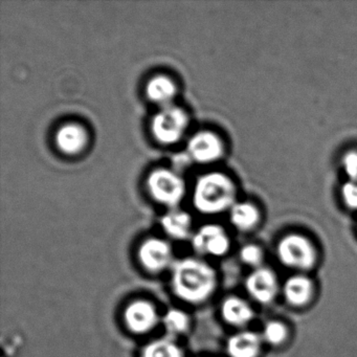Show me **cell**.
Returning <instances> with one entry per match:
<instances>
[{
    "label": "cell",
    "instance_id": "cell-14",
    "mask_svg": "<svg viewBox=\"0 0 357 357\" xmlns=\"http://www.w3.org/2000/svg\"><path fill=\"white\" fill-rule=\"evenodd\" d=\"M312 282L305 275H292L284 285V296L289 304L303 306L312 296Z\"/></svg>",
    "mask_w": 357,
    "mask_h": 357
},
{
    "label": "cell",
    "instance_id": "cell-19",
    "mask_svg": "<svg viewBox=\"0 0 357 357\" xmlns=\"http://www.w3.org/2000/svg\"><path fill=\"white\" fill-rule=\"evenodd\" d=\"M162 321H164L165 327L171 333H185L190 328L189 315L179 309H170L165 314Z\"/></svg>",
    "mask_w": 357,
    "mask_h": 357
},
{
    "label": "cell",
    "instance_id": "cell-2",
    "mask_svg": "<svg viewBox=\"0 0 357 357\" xmlns=\"http://www.w3.org/2000/svg\"><path fill=\"white\" fill-rule=\"evenodd\" d=\"M236 189L233 181L221 173H208L198 179L194 189V206L204 214H218L231 208Z\"/></svg>",
    "mask_w": 357,
    "mask_h": 357
},
{
    "label": "cell",
    "instance_id": "cell-16",
    "mask_svg": "<svg viewBox=\"0 0 357 357\" xmlns=\"http://www.w3.org/2000/svg\"><path fill=\"white\" fill-rule=\"evenodd\" d=\"M229 218L234 227L240 231H250L258 225L260 215L258 208L250 202H240L231 206Z\"/></svg>",
    "mask_w": 357,
    "mask_h": 357
},
{
    "label": "cell",
    "instance_id": "cell-5",
    "mask_svg": "<svg viewBox=\"0 0 357 357\" xmlns=\"http://www.w3.org/2000/svg\"><path fill=\"white\" fill-rule=\"evenodd\" d=\"M147 187L154 200L167 206H176L185 196V183L172 171L158 169L149 175Z\"/></svg>",
    "mask_w": 357,
    "mask_h": 357
},
{
    "label": "cell",
    "instance_id": "cell-10",
    "mask_svg": "<svg viewBox=\"0 0 357 357\" xmlns=\"http://www.w3.org/2000/svg\"><path fill=\"white\" fill-rule=\"evenodd\" d=\"M245 287L257 302L268 304L278 294L277 277L271 269L258 267L248 275Z\"/></svg>",
    "mask_w": 357,
    "mask_h": 357
},
{
    "label": "cell",
    "instance_id": "cell-21",
    "mask_svg": "<svg viewBox=\"0 0 357 357\" xmlns=\"http://www.w3.org/2000/svg\"><path fill=\"white\" fill-rule=\"evenodd\" d=\"M240 259L245 264L258 268L263 260L262 250L255 244H246L240 250Z\"/></svg>",
    "mask_w": 357,
    "mask_h": 357
},
{
    "label": "cell",
    "instance_id": "cell-12",
    "mask_svg": "<svg viewBox=\"0 0 357 357\" xmlns=\"http://www.w3.org/2000/svg\"><path fill=\"white\" fill-rule=\"evenodd\" d=\"M260 349V337L254 332H239L227 340V354L231 357H257Z\"/></svg>",
    "mask_w": 357,
    "mask_h": 357
},
{
    "label": "cell",
    "instance_id": "cell-4",
    "mask_svg": "<svg viewBox=\"0 0 357 357\" xmlns=\"http://www.w3.org/2000/svg\"><path fill=\"white\" fill-rule=\"evenodd\" d=\"M188 116L181 107L167 105L152 120V132L160 143L165 145L177 143L188 127Z\"/></svg>",
    "mask_w": 357,
    "mask_h": 357
},
{
    "label": "cell",
    "instance_id": "cell-8",
    "mask_svg": "<svg viewBox=\"0 0 357 357\" xmlns=\"http://www.w3.org/2000/svg\"><path fill=\"white\" fill-rule=\"evenodd\" d=\"M229 237L220 225H204L193 237L194 250L199 254L221 257L229 252Z\"/></svg>",
    "mask_w": 357,
    "mask_h": 357
},
{
    "label": "cell",
    "instance_id": "cell-22",
    "mask_svg": "<svg viewBox=\"0 0 357 357\" xmlns=\"http://www.w3.org/2000/svg\"><path fill=\"white\" fill-rule=\"evenodd\" d=\"M342 196L349 208L357 210V183L348 181L344 183L342 188Z\"/></svg>",
    "mask_w": 357,
    "mask_h": 357
},
{
    "label": "cell",
    "instance_id": "cell-18",
    "mask_svg": "<svg viewBox=\"0 0 357 357\" xmlns=\"http://www.w3.org/2000/svg\"><path fill=\"white\" fill-rule=\"evenodd\" d=\"M142 357H185L178 344L166 338L153 340L144 348Z\"/></svg>",
    "mask_w": 357,
    "mask_h": 357
},
{
    "label": "cell",
    "instance_id": "cell-3",
    "mask_svg": "<svg viewBox=\"0 0 357 357\" xmlns=\"http://www.w3.org/2000/svg\"><path fill=\"white\" fill-rule=\"evenodd\" d=\"M277 254L282 264L298 271L311 269L317 262V252L312 243L298 234L282 238L278 244Z\"/></svg>",
    "mask_w": 357,
    "mask_h": 357
},
{
    "label": "cell",
    "instance_id": "cell-11",
    "mask_svg": "<svg viewBox=\"0 0 357 357\" xmlns=\"http://www.w3.org/2000/svg\"><path fill=\"white\" fill-rule=\"evenodd\" d=\"M87 139L89 137L85 129L77 124L64 125L56 135L58 148L70 155L82 151L86 146Z\"/></svg>",
    "mask_w": 357,
    "mask_h": 357
},
{
    "label": "cell",
    "instance_id": "cell-13",
    "mask_svg": "<svg viewBox=\"0 0 357 357\" xmlns=\"http://www.w3.org/2000/svg\"><path fill=\"white\" fill-rule=\"evenodd\" d=\"M221 314L229 325L245 326L254 317V311L246 301L238 296H229L221 305Z\"/></svg>",
    "mask_w": 357,
    "mask_h": 357
},
{
    "label": "cell",
    "instance_id": "cell-6",
    "mask_svg": "<svg viewBox=\"0 0 357 357\" xmlns=\"http://www.w3.org/2000/svg\"><path fill=\"white\" fill-rule=\"evenodd\" d=\"M125 324L132 333L145 334L152 331L160 321L158 309L148 300H135L125 309Z\"/></svg>",
    "mask_w": 357,
    "mask_h": 357
},
{
    "label": "cell",
    "instance_id": "cell-7",
    "mask_svg": "<svg viewBox=\"0 0 357 357\" xmlns=\"http://www.w3.org/2000/svg\"><path fill=\"white\" fill-rule=\"evenodd\" d=\"M139 259L146 271L160 273L170 265L173 258L172 248L168 242L158 238H149L139 248Z\"/></svg>",
    "mask_w": 357,
    "mask_h": 357
},
{
    "label": "cell",
    "instance_id": "cell-20",
    "mask_svg": "<svg viewBox=\"0 0 357 357\" xmlns=\"http://www.w3.org/2000/svg\"><path fill=\"white\" fill-rule=\"evenodd\" d=\"M287 328L281 321H268L263 329V338L271 344H280L287 337Z\"/></svg>",
    "mask_w": 357,
    "mask_h": 357
},
{
    "label": "cell",
    "instance_id": "cell-9",
    "mask_svg": "<svg viewBox=\"0 0 357 357\" xmlns=\"http://www.w3.org/2000/svg\"><path fill=\"white\" fill-rule=\"evenodd\" d=\"M188 151L194 160L200 164L216 162L225 152L222 141L215 133L200 131L188 144Z\"/></svg>",
    "mask_w": 357,
    "mask_h": 357
},
{
    "label": "cell",
    "instance_id": "cell-17",
    "mask_svg": "<svg viewBox=\"0 0 357 357\" xmlns=\"http://www.w3.org/2000/svg\"><path fill=\"white\" fill-rule=\"evenodd\" d=\"M191 225L190 215L181 211L169 213L162 219V225L165 231L174 239H185L189 236Z\"/></svg>",
    "mask_w": 357,
    "mask_h": 357
},
{
    "label": "cell",
    "instance_id": "cell-23",
    "mask_svg": "<svg viewBox=\"0 0 357 357\" xmlns=\"http://www.w3.org/2000/svg\"><path fill=\"white\" fill-rule=\"evenodd\" d=\"M342 167L350 181L357 183V151H350L342 158Z\"/></svg>",
    "mask_w": 357,
    "mask_h": 357
},
{
    "label": "cell",
    "instance_id": "cell-1",
    "mask_svg": "<svg viewBox=\"0 0 357 357\" xmlns=\"http://www.w3.org/2000/svg\"><path fill=\"white\" fill-rule=\"evenodd\" d=\"M216 287V271L208 263L185 258L173 265L172 289L181 300L202 304L212 296Z\"/></svg>",
    "mask_w": 357,
    "mask_h": 357
},
{
    "label": "cell",
    "instance_id": "cell-15",
    "mask_svg": "<svg viewBox=\"0 0 357 357\" xmlns=\"http://www.w3.org/2000/svg\"><path fill=\"white\" fill-rule=\"evenodd\" d=\"M146 95L154 103L170 105L176 95V86L168 77L156 76L148 82Z\"/></svg>",
    "mask_w": 357,
    "mask_h": 357
}]
</instances>
